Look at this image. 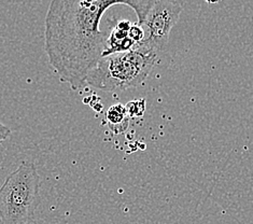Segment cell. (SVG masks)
Returning <instances> with one entry per match:
<instances>
[{"mask_svg": "<svg viewBox=\"0 0 253 224\" xmlns=\"http://www.w3.org/2000/svg\"><path fill=\"white\" fill-rule=\"evenodd\" d=\"M131 0H54L44 21V50L59 81L72 90L86 86L106 50L108 35L99 28L113 5L130 7Z\"/></svg>", "mask_w": 253, "mask_h": 224, "instance_id": "cell-1", "label": "cell"}, {"mask_svg": "<svg viewBox=\"0 0 253 224\" xmlns=\"http://www.w3.org/2000/svg\"><path fill=\"white\" fill-rule=\"evenodd\" d=\"M158 57L159 52L139 42L128 52L101 57L88 75L86 86L106 92L137 88L152 71Z\"/></svg>", "mask_w": 253, "mask_h": 224, "instance_id": "cell-2", "label": "cell"}, {"mask_svg": "<svg viewBox=\"0 0 253 224\" xmlns=\"http://www.w3.org/2000/svg\"><path fill=\"white\" fill-rule=\"evenodd\" d=\"M40 177L32 162H22L0 187V218L4 224H26L40 203Z\"/></svg>", "mask_w": 253, "mask_h": 224, "instance_id": "cell-3", "label": "cell"}, {"mask_svg": "<svg viewBox=\"0 0 253 224\" xmlns=\"http://www.w3.org/2000/svg\"><path fill=\"white\" fill-rule=\"evenodd\" d=\"M182 11L181 2L154 0L146 20L140 25L146 32V38L140 44L150 46L156 52H161L167 45L171 29L177 24Z\"/></svg>", "mask_w": 253, "mask_h": 224, "instance_id": "cell-4", "label": "cell"}, {"mask_svg": "<svg viewBox=\"0 0 253 224\" xmlns=\"http://www.w3.org/2000/svg\"><path fill=\"white\" fill-rule=\"evenodd\" d=\"M129 21H119L113 26L111 33L108 37L106 44V50L102 54V57L111 55V54L124 53L130 51L136 45L128 36V30L131 26Z\"/></svg>", "mask_w": 253, "mask_h": 224, "instance_id": "cell-5", "label": "cell"}, {"mask_svg": "<svg viewBox=\"0 0 253 224\" xmlns=\"http://www.w3.org/2000/svg\"><path fill=\"white\" fill-rule=\"evenodd\" d=\"M129 117L126 112L125 106L116 104L111 106L106 112V121L108 127L114 134H122L129 126Z\"/></svg>", "mask_w": 253, "mask_h": 224, "instance_id": "cell-6", "label": "cell"}, {"mask_svg": "<svg viewBox=\"0 0 253 224\" xmlns=\"http://www.w3.org/2000/svg\"><path fill=\"white\" fill-rule=\"evenodd\" d=\"M125 109L129 119L141 118L146 111V100L143 98L130 100L125 105Z\"/></svg>", "mask_w": 253, "mask_h": 224, "instance_id": "cell-7", "label": "cell"}, {"mask_svg": "<svg viewBox=\"0 0 253 224\" xmlns=\"http://www.w3.org/2000/svg\"><path fill=\"white\" fill-rule=\"evenodd\" d=\"M128 36L129 38L135 42V45H137L146 38V32H144V28L140 26L139 24L132 23L128 30Z\"/></svg>", "mask_w": 253, "mask_h": 224, "instance_id": "cell-8", "label": "cell"}, {"mask_svg": "<svg viewBox=\"0 0 253 224\" xmlns=\"http://www.w3.org/2000/svg\"><path fill=\"white\" fill-rule=\"evenodd\" d=\"M11 135V130L8 126L3 125L1 122H0V142L8 139Z\"/></svg>", "mask_w": 253, "mask_h": 224, "instance_id": "cell-9", "label": "cell"}, {"mask_svg": "<svg viewBox=\"0 0 253 224\" xmlns=\"http://www.w3.org/2000/svg\"><path fill=\"white\" fill-rule=\"evenodd\" d=\"M26 224H36V223H35V221H31V222H28Z\"/></svg>", "mask_w": 253, "mask_h": 224, "instance_id": "cell-10", "label": "cell"}, {"mask_svg": "<svg viewBox=\"0 0 253 224\" xmlns=\"http://www.w3.org/2000/svg\"><path fill=\"white\" fill-rule=\"evenodd\" d=\"M0 224H4V223L2 222V220H1V218H0Z\"/></svg>", "mask_w": 253, "mask_h": 224, "instance_id": "cell-11", "label": "cell"}]
</instances>
